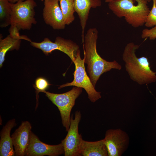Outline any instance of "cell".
Returning <instances> with one entry per match:
<instances>
[{
    "label": "cell",
    "mask_w": 156,
    "mask_h": 156,
    "mask_svg": "<svg viewBox=\"0 0 156 156\" xmlns=\"http://www.w3.org/2000/svg\"><path fill=\"white\" fill-rule=\"evenodd\" d=\"M98 31L95 28L89 29L85 35L84 54L85 63L90 80L95 87L101 75L112 69L120 70L121 66L117 61L108 62L102 58L97 53L96 43Z\"/></svg>",
    "instance_id": "cell-1"
},
{
    "label": "cell",
    "mask_w": 156,
    "mask_h": 156,
    "mask_svg": "<svg viewBox=\"0 0 156 156\" xmlns=\"http://www.w3.org/2000/svg\"><path fill=\"white\" fill-rule=\"evenodd\" d=\"M140 46L133 42L127 44L122 55L125 68L130 78L140 85L156 81V73L151 69L148 59L142 56L138 58L135 52Z\"/></svg>",
    "instance_id": "cell-2"
},
{
    "label": "cell",
    "mask_w": 156,
    "mask_h": 156,
    "mask_svg": "<svg viewBox=\"0 0 156 156\" xmlns=\"http://www.w3.org/2000/svg\"><path fill=\"white\" fill-rule=\"evenodd\" d=\"M147 0H118L108 3L109 8L117 17H124L134 28L144 25L150 11Z\"/></svg>",
    "instance_id": "cell-3"
},
{
    "label": "cell",
    "mask_w": 156,
    "mask_h": 156,
    "mask_svg": "<svg viewBox=\"0 0 156 156\" xmlns=\"http://www.w3.org/2000/svg\"><path fill=\"white\" fill-rule=\"evenodd\" d=\"M10 25L21 29L30 30L37 23L35 18V8L37 5L34 0H26L11 3Z\"/></svg>",
    "instance_id": "cell-4"
},
{
    "label": "cell",
    "mask_w": 156,
    "mask_h": 156,
    "mask_svg": "<svg viewBox=\"0 0 156 156\" xmlns=\"http://www.w3.org/2000/svg\"><path fill=\"white\" fill-rule=\"evenodd\" d=\"M82 88L75 86L70 90L62 94H55L45 91L46 96L58 108L63 126L67 131L69 129L70 113L76 99L81 94Z\"/></svg>",
    "instance_id": "cell-5"
},
{
    "label": "cell",
    "mask_w": 156,
    "mask_h": 156,
    "mask_svg": "<svg viewBox=\"0 0 156 156\" xmlns=\"http://www.w3.org/2000/svg\"><path fill=\"white\" fill-rule=\"evenodd\" d=\"M85 58L82 59L81 57L80 51L73 62L75 65V70L73 73L74 79L70 83H67L60 86L59 89L70 86H74L84 89L87 93L88 98L92 102H94L101 96V92L97 91L92 84L90 77L87 75L84 66Z\"/></svg>",
    "instance_id": "cell-6"
},
{
    "label": "cell",
    "mask_w": 156,
    "mask_h": 156,
    "mask_svg": "<svg viewBox=\"0 0 156 156\" xmlns=\"http://www.w3.org/2000/svg\"><path fill=\"white\" fill-rule=\"evenodd\" d=\"M33 47L40 49L46 55L53 51L58 50L67 55L73 62L80 51L79 46L72 40L65 39L60 36L57 37L54 42L48 38H45L41 42H30Z\"/></svg>",
    "instance_id": "cell-7"
},
{
    "label": "cell",
    "mask_w": 156,
    "mask_h": 156,
    "mask_svg": "<svg viewBox=\"0 0 156 156\" xmlns=\"http://www.w3.org/2000/svg\"><path fill=\"white\" fill-rule=\"evenodd\" d=\"M81 118L80 111L75 113V117H71L70 125L65 138L61 141L65 156H80V149L83 140L81 134L79 133V123Z\"/></svg>",
    "instance_id": "cell-8"
},
{
    "label": "cell",
    "mask_w": 156,
    "mask_h": 156,
    "mask_svg": "<svg viewBox=\"0 0 156 156\" xmlns=\"http://www.w3.org/2000/svg\"><path fill=\"white\" fill-rule=\"evenodd\" d=\"M104 139L108 156L122 155L129 144V135L120 129L107 130Z\"/></svg>",
    "instance_id": "cell-9"
},
{
    "label": "cell",
    "mask_w": 156,
    "mask_h": 156,
    "mask_svg": "<svg viewBox=\"0 0 156 156\" xmlns=\"http://www.w3.org/2000/svg\"><path fill=\"white\" fill-rule=\"evenodd\" d=\"M42 16L45 23L53 29H64L66 25L58 0H44Z\"/></svg>",
    "instance_id": "cell-10"
},
{
    "label": "cell",
    "mask_w": 156,
    "mask_h": 156,
    "mask_svg": "<svg viewBox=\"0 0 156 156\" xmlns=\"http://www.w3.org/2000/svg\"><path fill=\"white\" fill-rule=\"evenodd\" d=\"M64 154L62 143L51 145L41 141L31 132L29 144L26 151V156H57Z\"/></svg>",
    "instance_id": "cell-11"
},
{
    "label": "cell",
    "mask_w": 156,
    "mask_h": 156,
    "mask_svg": "<svg viewBox=\"0 0 156 156\" xmlns=\"http://www.w3.org/2000/svg\"><path fill=\"white\" fill-rule=\"evenodd\" d=\"M31 128L29 122L23 121L11 135L15 156H25L29 144Z\"/></svg>",
    "instance_id": "cell-12"
},
{
    "label": "cell",
    "mask_w": 156,
    "mask_h": 156,
    "mask_svg": "<svg viewBox=\"0 0 156 156\" xmlns=\"http://www.w3.org/2000/svg\"><path fill=\"white\" fill-rule=\"evenodd\" d=\"M75 12L78 14L81 27L82 42L84 39V31L89 12L91 8H95L100 7L102 4L101 0H74Z\"/></svg>",
    "instance_id": "cell-13"
},
{
    "label": "cell",
    "mask_w": 156,
    "mask_h": 156,
    "mask_svg": "<svg viewBox=\"0 0 156 156\" xmlns=\"http://www.w3.org/2000/svg\"><path fill=\"white\" fill-rule=\"evenodd\" d=\"M16 124L14 118L8 121L0 132V156H14L15 153L10 133Z\"/></svg>",
    "instance_id": "cell-14"
},
{
    "label": "cell",
    "mask_w": 156,
    "mask_h": 156,
    "mask_svg": "<svg viewBox=\"0 0 156 156\" xmlns=\"http://www.w3.org/2000/svg\"><path fill=\"white\" fill-rule=\"evenodd\" d=\"M80 156H107L108 153L104 139L94 142L83 140L81 145Z\"/></svg>",
    "instance_id": "cell-15"
},
{
    "label": "cell",
    "mask_w": 156,
    "mask_h": 156,
    "mask_svg": "<svg viewBox=\"0 0 156 156\" xmlns=\"http://www.w3.org/2000/svg\"><path fill=\"white\" fill-rule=\"evenodd\" d=\"M0 38V67H1L5 60L7 52L9 51L18 50L20 46L21 39L14 37L10 34L3 39Z\"/></svg>",
    "instance_id": "cell-16"
},
{
    "label": "cell",
    "mask_w": 156,
    "mask_h": 156,
    "mask_svg": "<svg viewBox=\"0 0 156 156\" xmlns=\"http://www.w3.org/2000/svg\"><path fill=\"white\" fill-rule=\"evenodd\" d=\"M66 25H68L74 20L75 12L74 0H58Z\"/></svg>",
    "instance_id": "cell-17"
},
{
    "label": "cell",
    "mask_w": 156,
    "mask_h": 156,
    "mask_svg": "<svg viewBox=\"0 0 156 156\" xmlns=\"http://www.w3.org/2000/svg\"><path fill=\"white\" fill-rule=\"evenodd\" d=\"M11 7L8 0H0V27H5L10 25Z\"/></svg>",
    "instance_id": "cell-18"
},
{
    "label": "cell",
    "mask_w": 156,
    "mask_h": 156,
    "mask_svg": "<svg viewBox=\"0 0 156 156\" xmlns=\"http://www.w3.org/2000/svg\"><path fill=\"white\" fill-rule=\"evenodd\" d=\"M50 84L48 80L43 77H39L37 78L35 81V84L34 87L36 91V98L37 101L38 98V94L39 92H43L46 91L49 88Z\"/></svg>",
    "instance_id": "cell-19"
},
{
    "label": "cell",
    "mask_w": 156,
    "mask_h": 156,
    "mask_svg": "<svg viewBox=\"0 0 156 156\" xmlns=\"http://www.w3.org/2000/svg\"><path fill=\"white\" fill-rule=\"evenodd\" d=\"M152 7L150 10L144 25L147 27H156V0H152Z\"/></svg>",
    "instance_id": "cell-20"
},
{
    "label": "cell",
    "mask_w": 156,
    "mask_h": 156,
    "mask_svg": "<svg viewBox=\"0 0 156 156\" xmlns=\"http://www.w3.org/2000/svg\"><path fill=\"white\" fill-rule=\"evenodd\" d=\"M141 37L142 39L148 38L151 40L156 39V27L150 29L145 28L143 29L142 31Z\"/></svg>",
    "instance_id": "cell-21"
},
{
    "label": "cell",
    "mask_w": 156,
    "mask_h": 156,
    "mask_svg": "<svg viewBox=\"0 0 156 156\" xmlns=\"http://www.w3.org/2000/svg\"><path fill=\"white\" fill-rule=\"evenodd\" d=\"M26 0H8V1L10 3H15L20 1H23Z\"/></svg>",
    "instance_id": "cell-22"
},
{
    "label": "cell",
    "mask_w": 156,
    "mask_h": 156,
    "mask_svg": "<svg viewBox=\"0 0 156 156\" xmlns=\"http://www.w3.org/2000/svg\"><path fill=\"white\" fill-rule=\"evenodd\" d=\"M118 0H105V1L106 3H109L110 2L117 1Z\"/></svg>",
    "instance_id": "cell-23"
},
{
    "label": "cell",
    "mask_w": 156,
    "mask_h": 156,
    "mask_svg": "<svg viewBox=\"0 0 156 156\" xmlns=\"http://www.w3.org/2000/svg\"><path fill=\"white\" fill-rule=\"evenodd\" d=\"M151 0H147V1L148 2H150Z\"/></svg>",
    "instance_id": "cell-24"
},
{
    "label": "cell",
    "mask_w": 156,
    "mask_h": 156,
    "mask_svg": "<svg viewBox=\"0 0 156 156\" xmlns=\"http://www.w3.org/2000/svg\"><path fill=\"white\" fill-rule=\"evenodd\" d=\"M41 1H44V0H41Z\"/></svg>",
    "instance_id": "cell-25"
},
{
    "label": "cell",
    "mask_w": 156,
    "mask_h": 156,
    "mask_svg": "<svg viewBox=\"0 0 156 156\" xmlns=\"http://www.w3.org/2000/svg\"><path fill=\"white\" fill-rule=\"evenodd\" d=\"M155 123H156V119Z\"/></svg>",
    "instance_id": "cell-26"
}]
</instances>
